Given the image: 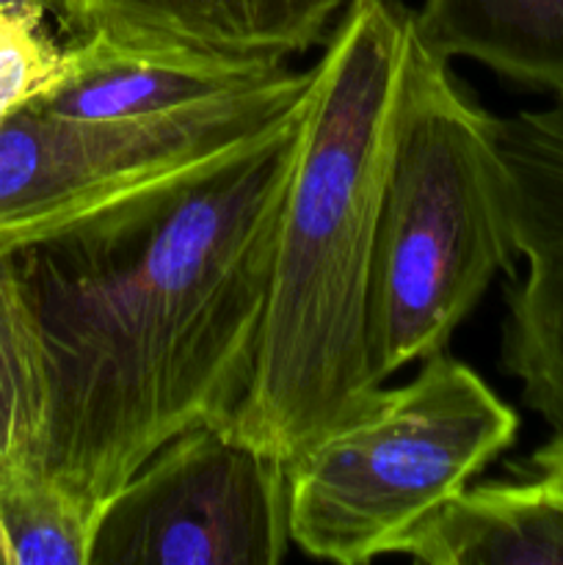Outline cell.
Segmentation results:
<instances>
[{"mask_svg": "<svg viewBox=\"0 0 563 565\" xmlns=\"http://www.w3.org/2000/svg\"><path fill=\"white\" fill-rule=\"evenodd\" d=\"M519 417L445 351L287 467L293 544L318 561L362 565L469 489L517 439Z\"/></svg>", "mask_w": 563, "mask_h": 565, "instance_id": "277c9868", "label": "cell"}, {"mask_svg": "<svg viewBox=\"0 0 563 565\" xmlns=\"http://www.w3.org/2000/svg\"><path fill=\"white\" fill-rule=\"evenodd\" d=\"M290 544L287 463L215 419L166 441L108 497L88 565H276Z\"/></svg>", "mask_w": 563, "mask_h": 565, "instance_id": "8992f818", "label": "cell"}, {"mask_svg": "<svg viewBox=\"0 0 563 565\" xmlns=\"http://www.w3.org/2000/svg\"><path fill=\"white\" fill-rule=\"evenodd\" d=\"M414 42L403 3L348 0L312 64L252 384L232 417L287 467L381 390L368 348L370 270Z\"/></svg>", "mask_w": 563, "mask_h": 565, "instance_id": "7a4b0ae2", "label": "cell"}, {"mask_svg": "<svg viewBox=\"0 0 563 565\" xmlns=\"http://www.w3.org/2000/svg\"><path fill=\"white\" fill-rule=\"evenodd\" d=\"M397 555L428 565H563V430L508 480L464 489Z\"/></svg>", "mask_w": 563, "mask_h": 565, "instance_id": "9c48e42d", "label": "cell"}, {"mask_svg": "<svg viewBox=\"0 0 563 565\" xmlns=\"http://www.w3.org/2000/svg\"><path fill=\"white\" fill-rule=\"evenodd\" d=\"M0 565H9V555H6V544H3V535H0Z\"/></svg>", "mask_w": 563, "mask_h": 565, "instance_id": "2e32d148", "label": "cell"}, {"mask_svg": "<svg viewBox=\"0 0 563 565\" xmlns=\"http://www.w3.org/2000/svg\"><path fill=\"white\" fill-rule=\"evenodd\" d=\"M50 417L42 326L14 252L0 248V463H39Z\"/></svg>", "mask_w": 563, "mask_h": 565, "instance_id": "7c38bea8", "label": "cell"}, {"mask_svg": "<svg viewBox=\"0 0 563 565\" xmlns=\"http://www.w3.org/2000/svg\"><path fill=\"white\" fill-rule=\"evenodd\" d=\"M42 9L0 6V121L47 97L64 72V47L50 36Z\"/></svg>", "mask_w": 563, "mask_h": 565, "instance_id": "5bb4252c", "label": "cell"}, {"mask_svg": "<svg viewBox=\"0 0 563 565\" xmlns=\"http://www.w3.org/2000/svg\"><path fill=\"white\" fill-rule=\"evenodd\" d=\"M414 25L442 58H469L497 75L563 92V0H423Z\"/></svg>", "mask_w": 563, "mask_h": 565, "instance_id": "8fae6325", "label": "cell"}, {"mask_svg": "<svg viewBox=\"0 0 563 565\" xmlns=\"http://www.w3.org/2000/svg\"><path fill=\"white\" fill-rule=\"evenodd\" d=\"M0 6H11V9H42V11H55L53 0H0Z\"/></svg>", "mask_w": 563, "mask_h": 565, "instance_id": "9a60e30c", "label": "cell"}, {"mask_svg": "<svg viewBox=\"0 0 563 565\" xmlns=\"http://www.w3.org/2000/svg\"><path fill=\"white\" fill-rule=\"evenodd\" d=\"M293 72L285 61L257 55L88 31L64 47L61 81L36 105L83 121L160 119L252 97Z\"/></svg>", "mask_w": 563, "mask_h": 565, "instance_id": "ba28073f", "label": "cell"}, {"mask_svg": "<svg viewBox=\"0 0 563 565\" xmlns=\"http://www.w3.org/2000/svg\"><path fill=\"white\" fill-rule=\"evenodd\" d=\"M348 0H53L77 33L110 31L285 61L323 39Z\"/></svg>", "mask_w": 563, "mask_h": 565, "instance_id": "30bf717a", "label": "cell"}, {"mask_svg": "<svg viewBox=\"0 0 563 565\" xmlns=\"http://www.w3.org/2000/svg\"><path fill=\"white\" fill-rule=\"evenodd\" d=\"M524 276L508 290L502 367L522 401L563 430V92L546 108L497 119Z\"/></svg>", "mask_w": 563, "mask_h": 565, "instance_id": "52a82bcc", "label": "cell"}, {"mask_svg": "<svg viewBox=\"0 0 563 565\" xmlns=\"http://www.w3.org/2000/svg\"><path fill=\"white\" fill-rule=\"evenodd\" d=\"M103 505L42 463H0V535L9 565H88Z\"/></svg>", "mask_w": 563, "mask_h": 565, "instance_id": "4fadbf2b", "label": "cell"}, {"mask_svg": "<svg viewBox=\"0 0 563 565\" xmlns=\"http://www.w3.org/2000/svg\"><path fill=\"white\" fill-rule=\"evenodd\" d=\"M304 108L210 169L14 252L47 351L39 463L97 505L182 430L235 417Z\"/></svg>", "mask_w": 563, "mask_h": 565, "instance_id": "6da1fadb", "label": "cell"}, {"mask_svg": "<svg viewBox=\"0 0 563 565\" xmlns=\"http://www.w3.org/2000/svg\"><path fill=\"white\" fill-rule=\"evenodd\" d=\"M511 188L497 116L414 42L392 136L370 270L373 379L445 351L500 270L513 274Z\"/></svg>", "mask_w": 563, "mask_h": 565, "instance_id": "3957f363", "label": "cell"}, {"mask_svg": "<svg viewBox=\"0 0 563 565\" xmlns=\"http://www.w3.org/2000/svg\"><path fill=\"white\" fill-rule=\"evenodd\" d=\"M312 66L180 116L83 121L28 105L0 121V248L17 252L116 202L230 158L307 103Z\"/></svg>", "mask_w": 563, "mask_h": 565, "instance_id": "5b68a950", "label": "cell"}]
</instances>
